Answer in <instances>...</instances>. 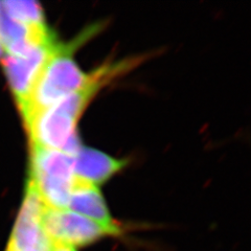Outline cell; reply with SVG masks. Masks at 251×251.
<instances>
[{"label": "cell", "mask_w": 251, "mask_h": 251, "mask_svg": "<svg viewBox=\"0 0 251 251\" xmlns=\"http://www.w3.org/2000/svg\"><path fill=\"white\" fill-rule=\"evenodd\" d=\"M84 42L78 37L75 42L54 45L49 60L34 86L25 107L20 109L25 121L51 107L68 94L80 91L92 82L93 73L86 75L74 60L73 53L77 43Z\"/></svg>", "instance_id": "1"}, {"label": "cell", "mask_w": 251, "mask_h": 251, "mask_svg": "<svg viewBox=\"0 0 251 251\" xmlns=\"http://www.w3.org/2000/svg\"><path fill=\"white\" fill-rule=\"evenodd\" d=\"M42 227L51 244H64L75 248L87 246L107 235L120 233L69 209L50 207L44 209Z\"/></svg>", "instance_id": "2"}, {"label": "cell", "mask_w": 251, "mask_h": 251, "mask_svg": "<svg viewBox=\"0 0 251 251\" xmlns=\"http://www.w3.org/2000/svg\"><path fill=\"white\" fill-rule=\"evenodd\" d=\"M77 120L57 104L36 113L25 121L31 146L63 151L75 137Z\"/></svg>", "instance_id": "3"}, {"label": "cell", "mask_w": 251, "mask_h": 251, "mask_svg": "<svg viewBox=\"0 0 251 251\" xmlns=\"http://www.w3.org/2000/svg\"><path fill=\"white\" fill-rule=\"evenodd\" d=\"M56 44V40L52 39L34 47L25 56L17 57L7 53L3 56L2 61L5 73L20 109L26 104L38 77Z\"/></svg>", "instance_id": "4"}, {"label": "cell", "mask_w": 251, "mask_h": 251, "mask_svg": "<svg viewBox=\"0 0 251 251\" xmlns=\"http://www.w3.org/2000/svg\"><path fill=\"white\" fill-rule=\"evenodd\" d=\"M67 209L120 232L119 226L109 213L103 195L97 185L90 182L75 177Z\"/></svg>", "instance_id": "5"}, {"label": "cell", "mask_w": 251, "mask_h": 251, "mask_svg": "<svg viewBox=\"0 0 251 251\" xmlns=\"http://www.w3.org/2000/svg\"><path fill=\"white\" fill-rule=\"evenodd\" d=\"M127 164L96 149L82 147L74 157L75 177L99 185L106 182Z\"/></svg>", "instance_id": "6"}, {"label": "cell", "mask_w": 251, "mask_h": 251, "mask_svg": "<svg viewBox=\"0 0 251 251\" xmlns=\"http://www.w3.org/2000/svg\"><path fill=\"white\" fill-rule=\"evenodd\" d=\"M30 177H49L73 181L74 157L58 150L33 146Z\"/></svg>", "instance_id": "7"}, {"label": "cell", "mask_w": 251, "mask_h": 251, "mask_svg": "<svg viewBox=\"0 0 251 251\" xmlns=\"http://www.w3.org/2000/svg\"><path fill=\"white\" fill-rule=\"evenodd\" d=\"M2 11L15 21L27 25H43L44 18L40 4L28 0H9L1 2Z\"/></svg>", "instance_id": "8"}, {"label": "cell", "mask_w": 251, "mask_h": 251, "mask_svg": "<svg viewBox=\"0 0 251 251\" xmlns=\"http://www.w3.org/2000/svg\"><path fill=\"white\" fill-rule=\"evenodd\" d=\"M50 251H76V248L64 244H51Z\"/></svg>", "instance_id": "9"}, {"label": "cell", "mask_w": 251, "mask_h": 251, "mask_svg": "<svg viewBox=\"0 0 251 251\" xmlns=\"http://www.w3.org/2000/svg\"><path fill=\"white\" fill-rule=\"evenodd\" d=\"M3 56H4V47L1 40H0V59H2Z\"/></svg>", "instance_id": "10"}, {"label": "cell", "mask_w": 251, "mask_h": 251, "mask_svg": "<svg viewBox=\"0 0 251 251\" xmlns=\"http://www.w3.org/2000/svg\"><path fill=\"white\" fill-rule=\"evenodd\" d=\"M0 12H1V3H0Z\"/></svg>", "instance_id": "11"}]
</instances>
